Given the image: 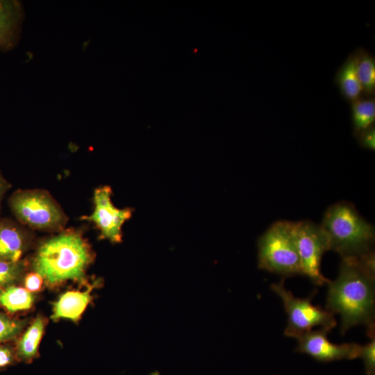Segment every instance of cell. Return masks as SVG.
<instances>
[{
	"instance_id": "obj_1",
	"label": "cell",
	"mask_w": 375,
	"mask_h": 375,
	"mask_svg": "<svg viewBox=\"0 0 375 375\" xmlns=\"http://www.w3.org/2000/svg\"><path fill=\"white\" fill-rule=\"evenodd\" d=\"M375 275L355 258L342 259L336 279L329 281L326 310L341 316V333L360 324L374 335Z\"/></svg>"
},
{
	"instance_id": "obj_2",
	"label": "cell",
	"mask_w": 375,
	"mask_h": 375,
	"mask_svg": "<svg viewBox=\"0 0 375 375\" xmlns=\"http://www.w3.org/2000/svg\"><path fill=\"white\" fill-rule=\"evenodd\" d=\"M93 260L92 249L83 235L75 231H66L43 241L31 265L47 285L56 287L69 281L83 282Z\"/></svg>"
},
{
	"instance_id": "obj_3",
	"label": "cell",
	"mask_w": 375,
	"mask_h": 375,
	"mask_svg": "<svg viewBox=\"0 0 375 375\" xmlns=\"http://www.w3.org/2000/svg\"><path fill=\"white\" fill-rule=\"evenodd\" d=\"M328 239L329 250L342 259L357 258L373 250L375 229L349 202L330 206L321 224Z\"/></svg>"
},
{
	"instance_id": "obj_4",
	"label": "cell",
	"mask_w": 375,
	"mask_h": 375,
	"mask_svg": "<svg viewBox=\"0 0 375 375\" xmlns=\"http://www.w3.org/2000/svg\"><path fill=\"white\" fill-rule=\"evenodd\" d=\"M293 222H274L258 240V266L283 277L302 275L292 234Z\"/></svg>"
},
{
	"instance_id": "obj_5",
	"label": "cell",
	"mask_w": 375,
	"mask_h": 375,
	"mask_svg": "<svg viewBox=\"0 0 375 375\" xmlns=\"http://www.w3.org/2000/svg\"><path fill=\"white\" fill-rule=\"evenodd\" d=\"M8 203L17 221L34 230L61 231L68 220L58 202L44 190H17Z\"/></svg>"
},
{
	"instance_id": "obj_6",
	"label": "cell",
	"mask_w": 375,
	"mask_h": 375,
	"mask_svg": "<svg viewBox=\"0 0 375 375\" xmlns=\"http://www.w3.org/2000/svg\"><path fill=\"white\" fill-rule=\"evenodd\" d=\"M271 289L282 300L288 315V324L284 331L285 336L297 339L315 326L330 331L336 326L333 313L312 303L315 292L307 298L296 297L285 288L284 279L273 283Z\"/></svg>"
},
{
	"instance_id": "obj_7",
	"label": "cell",
	"mask_w": 375,
	"mask_h": 375,
	"mask_svg": "<svg viewBox=\"0 0 375 375\" xmlns=\"http://www.w3.org/2000/svg\"><path fill=\"white\" fill-rule=\"evenodd\" d=\"M292 234L302 275L317 285L328 283L330 281L321 272V261L329 245L321 226L309 220L293 222Z\"/></svg>"
},
{
	"instance_id": "obj_8",
	"label": "cell",
	"mask_w": 375,
	"mask_h": 375,
	"mask_svg": "<svg viewBox=\"0 0 375 375\" xmlns=\"http://www.w3.org/2000/svg\"><path fill=\"white\" fill-rule=\"evenodd\" d=\"M112 192L108 185L97 188L93 194V211L83 218L96 226L100 231L99 238L119 243L122 240V226L131 218L133 210L116 208L111 201Z\"/></svg>"
},
{
	"instance_id": "obj_9",
	"label": "cell",
	"mask_w": 375,
	"mask_h": 375,
	"mask_svg": "<svg viewBox=\"0 0 375 375\" xmlns=\"http://www.w3.org/2000/svg\"><path fill=\"white\" fill-rule=\"evenodd\" d=\"M328 331L320 328L308 331L297 338L296 351L306 353L318 362H331L359 358L360 345L356 343L334 344L329 341Z\"/></svg>"
},
{
	"instance_id": "obj_10",
	"label": "cell",
	"mask_w": 375,
	"mask_h": 375,
	"mask_svg": "<svg viewBox=\"0 0 375 375\" xmlns=\"http://www.w3.org/2000/svg\"><path fill=\"white\" fill-rule=\"evenodd\" d=\"M31 240V233L26 226L10 218L0 217V260H22Z\"/></svg>"
},
{
	"instance_id": "obj_11",
	"label": "cell",
	"mask_w": 375,
	"mask_h": 375,
	"mask_svg": "<svg viewBox=\"0 0 375 375\" xmlns=\"http://www.w3.org/2000/svg\"><path fill=\"white\" fill-rule=\"evenodd\" d=\"M99 283V281H96L84 290H69L62 293L53 303L51 318L54 321L61 319L78 321L92 300V290Z\"/></svg>"
},
{
	"instance_id": "obj_12",
	"label": "cell",
	"mask_w": 375,
	"mask_h": 375,
	"mask_svg": "<svg viewBox=\"0 0 375 375\" xmlns=\"http://www.w3.org/2000/svg\"><path fill=\"white\" fill-rule=\"evenodd\" d=\"M22 17V8L16 0H0V48L13 47Z\"/></svg>"
},
{
	"instance_id": "obj_13",
	"label": "cell",
	"mask_w": 375,
	"mask_h": 375,
	"mask_svg": "<svg viewBox=\"0 0 375 375\" xmlns=\"http://www.w3.org/2000/svg\"><path fill=\"white\" fill-rule=\"evenodd\" d=\"M45 326L46 320L42 316L32 321L17 343L15 354L17 360L30 363L38 357Z\"/></svg>"
},
{
	"instance_id": "obj_14",
	"label": "cell",
	"mask_w": 375,
	"mask_h": 375,
	"mask_svg": "<svg viewBox=\"0 0 375 375\" xmlns=\"http://www.w3.org/2000/svg\"><path fill=\"white\" fill-rule=\"evenodd\" d=\"M335 81L346 100L351 103L360 98L362 90L357 75L356 51L351 53L338 69Z\"/></svg>"
},
{
	"instance_id": "obj_15",
	"label": "cell",
	"mask_w": 375,
	"mask_h": 375,
	"mask_svg": "<svg viewBox=\"0 0 375 375\" xmlns=\"http://www.w3.org/2000/svg\"><path fill=\"white\" fill-rule=\"evenodd\" d=\"M34 301L32 292L16 285L0 290V306L10 313L30 309Z\"/></svg>"
},
{
	"instance_id": "obj_16",
	"label": "cell",
	"mask_w": 375,
	"mask_h": 375,
	"mask_svg": "<svg viewBox=\"0 0 375 375\" xmlns=\"http://www.w3.org/2000/svg\"><path fill=\"white\" fill-rule=\"evenodd\" d=\"M374 98H359L351 102V122L354 135L374 125Z\"/></svg>"
},
{
	"instance_id": "obj_17",
	"label": "cell",
	"mask_w": 375,
	"mask_h": 375,
	"mask_svg": "<svg viewBox=\"0 0 375 375\" xmlns=\"http://www.w3.org/2000/svg\"><path fill=\"white\" fill-rule=\"evenodd\" d=\"M357 75L362 92L372 96L375 92V58L367 50H356Z\"/></svg>"
},
{
	"instance_id": "obj_18",
	"label": "cell",
	"mask_w": 375,
	"mask_h": 375,
	"mask_svg": "<svg viewBox=\"0 0 375 375\" xmlns=\"http://www.w3.org/2000/svg\"><path fill=\"white\" fill-rule=\"evenodd\" d=\"M25 262H8L0 260V290L15 285L23 276Z\"/></svg>"
},
{
	"instance_id": "obj_19",
	"label": "cell",
	"mask_w": 375,
	"mask_h": 375,
	"mask_svg": "<svg viewBox=\"0 0 375 375\" xmlns=\"http://www.w3.org/2000/svg\"><path fill=\"white\" fill-rule=\"evenodd\" d=\"M26 324L25 320L10 317L0 312V343L17 337Z\"/></svg>"
},
{
	"instance_id": "obj_20",
	"label": "cell",
	"mask_w": 375,
	"mask_h": 375,
	"mask_svg": "<svg viewBox=\"0 0 375 375\" xmlns=\"http://www.w3.org/2000/svg\"><path fill=\"white\" fill-rule=\"evenodd\" d=\"M370 338L367 344L360 345L359 358L363 360L366 375H375V338Z\"/></svg>"
},
{
	"instance_id": "obj_21",
	"label": "cell",
	"mask_w": 375,
	"mask_h": 375,
	"mask_svg": "<svg viewBox=\"0 0 375 375\" xmlns=\"http://www.w3.org/2000/svg\"><path fill=\"white\" fill-rule=\"evenodd\" d=\"M361 147L374 151L375 149V126L374 125L361 131L355 135Z\"/></svg>"
},
{
	"instance_id": "obj_22",
	"label": "cell",
	"mask_w": 375,
	"mask_h": 375,
	"mask_svg": "<svg viewBox=\"0 0 375 375\" xmlns=\"http://www.w3.org/2000/svg\"><path fill=\"white\" fill-rule=\"evenodd\" d=\"M24 283L26 289L33 293L41 290L44 280L40 274L33 272L26 275Z\"/></svg>"
},
{
	"instance_id": "obj_23",
	"label": "cell",
	"mask_w": 375,
	"mask_h": 375,
	"mask_svg": "<svg viewBox=\"0 0 375 375\" xmlns=\"http://www.w3.org/2000/svg\"><path fill=\"white\" fill-rule=\"evenodd\" d=\"M17 360L15 352L8 347L0 345V369L11 366Z\"/></svg>"
},
{
	"instance_id": "obj_24",
	"label": "cell",
	"mask_w": 375,
	"mask_h": 375,
	"mask_svg": "<svg viewBox=\"0 0 375 375\" xmlns=\"http://www.w3.org/2000/svg\"><path fill=\"white\" fill-rule=\"evenodd\" d=\"M10 184L0 173V206L6 192L10 189Z\"/></svg>"
}]
</instances>
